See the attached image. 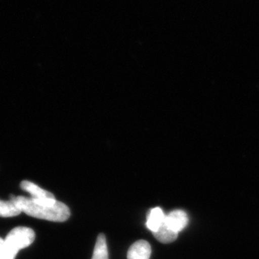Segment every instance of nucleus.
Wrapping results in <instances>:
<instances>
[{"label": "nucleus", "mask_w": 259, "mask_h": 259, "mask_svg": "<svg viewBox=\"0 0 259 259\" xmlns=\"http://www.w3.org/2000/svg\"><path fill=\"white\" fill-rule=\"evenodd\" d=\"M21 212V209L14 201L0 200V217H15V216L19 215Z\"/></svg>", "instance_id": "8"}, {"label": "nucleus", "mask_w": 259, "mask_h": 259, "mask_svg": "<svg viewBox=\"0 0 259 259\" xmlns=\"http://www.w3.org/2000/svg\"><path fill=\"white\" fill-rule=\"evenodd\" d=\"M15 257L8 248L5 240L0 238V259H15Z\"/></svg>", "instance_id": "10"}, {"label": "nucleus", "mask_w": 259, "mask_h": 259, "mask_svg": "<svg viewBox=\"0 0 259 259\" xmlns=\"http://www.w3.org/2000/svg\"><path fill=\"white\" fill-rule=\"evenodd\" d=\"M166 219V218H165ZM153 236L162 243H169L175 241L178 236V233L172 231L166 223V221H163L161 226L158 228V231L153 233Z\"/></svg>", "instance_id": "7"}, {"label": "nucleus", "mask_w": 259, "mask_h": 259, "mask_svg": "<svg viewBox=\"0 0 259 259\" xmlns=\"http://www.w3.org/2000/svg\"><path fill=\"white\" fill-rule=\"evenodd\" d=\"M167 226L169 227L172 231L179 232L182 231L188 223V217L184 211L180 209L172 211L165 219Z\"/></svg>", "instance_id": "4"}, {"label": "nucleus", "mask_w": 259, "mask_h": 259, "mask_svg": "<svg viewBox=\"0 0 259 259\" xmlns=\"http://www.w3.org/2000/svg\"><path fill=\"white\" fill-rule=\"evenodd\" d=\"M165 215L163 210L160 207L151 209L147 214L146 226L152 233L158 231V228L164 221Z\"/></svg>", "instance_id": "6"}, {"label": "nucleus", "mask_w": 259, "mask_h": 259, "mask_svg": "<svg viewBox=\"0 0 259 259\" xmlns=\"http://www.w3.org/2000/svg\"><path fill=\"white\" fill-rule=\"evenodd\" d=\"M93 259H108L106 238L102 233L97 237Z\"/></svg>", "instance_id": "9"}, {"label": "nucleus", "mask_w": 259, "mask_h": 259, "mask_svg": "<svg viewBox=\"0 0 259 259\" xmlns=\"http://www.w3.org/2000/svg\"><path fill=\"white\" fill-rule=\"evenodd\" d=\"M10 200L14 201L22 212L30 217L52 222H65L70 217L69 207L59 201L54 204H42L35 202L30 197L14 195H10Z\"/></svg>", "instance_id": "1"}, {"label": "nucleus", "mask_w": 259, "mask_h": 259, "mask_svg": "<svg viewBox=\"0 0 259 259\" xmlns=\"http://www.w3.org/2000/svg\"><path fill=\"white\" fill-rule=\"evenodd\" d=\"M35 233L27 227H17L8 233L5 241L10 251L16 256L19 250L27 248L33 243Z\"/></svg>", "instance_id": "2"}, {"label": "nucleus", "mask_w": 259, "mask_h": 259, "mask_svg": "<svg viewBox=\"0 0 259 259\" xmlns=\"http://www.w3.org/2000/svg\"><path fill=\"white\" fill-rule=\"evenodd\" d=\"M20 186L22 190L30 194L31 196L30 198L32 200L38 202V203L54 204L57 201L54 194L47 190H42L38 186L32 183L30 181H23Z\"/></svg>", "instance_id": "3"}, {"label": "nucleus", "mask_w": 259, "mask_h": 259, "mask_svg": "<svg viewBox=\"0 0 259 259\" xmlns=\"http://www.w3.org/2000/svg\"><path fill=\"white\" fill-rule=\"evenodd\" d=\"M151 248L148 242L141 240L131 245L127 252V259H149Z\"/></svg>", "instance_id": "5"}]
</instances>
